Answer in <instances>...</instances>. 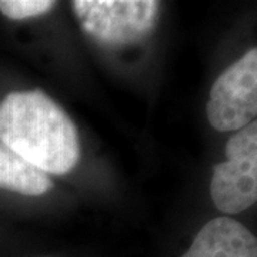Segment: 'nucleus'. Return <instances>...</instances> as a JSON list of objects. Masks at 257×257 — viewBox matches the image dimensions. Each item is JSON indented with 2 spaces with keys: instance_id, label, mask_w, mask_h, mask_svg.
<instances>
[{
  "instance_id": "obj_1",
  "label": "nucleus",
  "mask_w": 257,
  "mask_h": 257,
  "mask_svg": "<svg viewBox=\"0 0 257 257\" xmlns=\"http://www.w3.org/2000/svg\"><path fill=\"white\" fill-rule=\"evenodd\" d=\"M0 143L47 175H66L80 160L79 133L67 113L40 90L0 101Z\"/></svg>"
},
{
  "instance_id": "obj_2",
  "label": "nucleus",
  "mask_w": 257,
  "mask_h": 257,
  "mask_svg": "<svg viewBox=\"0 0 257 257\" xmlns=\"http://www.w3.org/2000/svg\"><path fill=\"white\" fill-rule=\"evenodd\" d=\"M226 157L213 170L210 196L219 210L237 214L257 202V120L229 139Z\"/></svg>"
},
{
  "instance_id": "obj_3",
  "label": "nucleus",
  "mask_w": 257,
  "mask_h": 257,
  "mask_svg": "<svg viewBox=\"0 0 257 257\" xmlns=\"http://www.w3.org/2000/svg\"><path fill=\"white\" fill-rule=\"evenodd\" d=\"M159 2L152 0H76L74 15L87 35L106 46H126L155 28Z\"/></svg>"
},
{
  "instance_id": "obj_4",
  "label": "nucleus",
  "mask_w": 257,
  "mask_h": 257,
  "mask_svg": "<svg viewBox=\"0 0 257 257\" xmlns=\"http://www.w3.org/2000/svg\"><path fill=\"white\" fill-rule=\"evenodd\" d=\"M207 119L219 132H237L257 117V47L250 49L213 83Z\"/></svg>"
},
{
  "instance_id": "obj_5",
  "label": "nucleus",
  "mask_w": 257,
  "mask_h": 257,
  "mask_svg": "<svg viewBox=\"0 0 257 257\" xmlns=\"http://www.w3.org/2000/svg\"><path fill=\"white\" fill-rule=\"evenodd\" d=\"M180 257H257V237L240 221L216 217L199 230Z\"/></svg>"
},
{
  "instance_id": "obj_6",
  "label": "nucleus",
  "mask_w": 257,
  "mask_h": 257,
  "mask_svg": "<svg viewBox=\"0 0 257 257\" xmlns=\"http://www.w3.org/2000/svg\"><path fill=\"white\" fill-rule=\"evenodd\" d=\"M47 173L0 143V189L25 196H42L52 189Z\"/></svg>"
},
{
  "instance_id": "obj_7",
  "label": "nucleus",
  "mask_w": 257,
  "mask_h": 257,
  "mask_svg": "<svg viewBox=\"0 0 257 257\" xmlns=\"http://www.w3.org/2000/svg\"><path fill=\"white\" fill-rule=\"evenodd\" d=\"M56 6L49 0H0V12L10 20H26L46 15Z\"/></svg>"
},
{
  "instance_id": "obj_8",
  "label": "nucleus",
  "mask_w": 257,
  "mask_h": 257,
  "mask_svg": "<svg viewBox=\"0 0 257 257\" xmlns=\"http://www.w3.org/2000/svg\"><path fill=\"white\" fill-rule=\"evenodd\" d=\"M36 257H52V256H36Z\"/></svg>"
}]
</instances>
